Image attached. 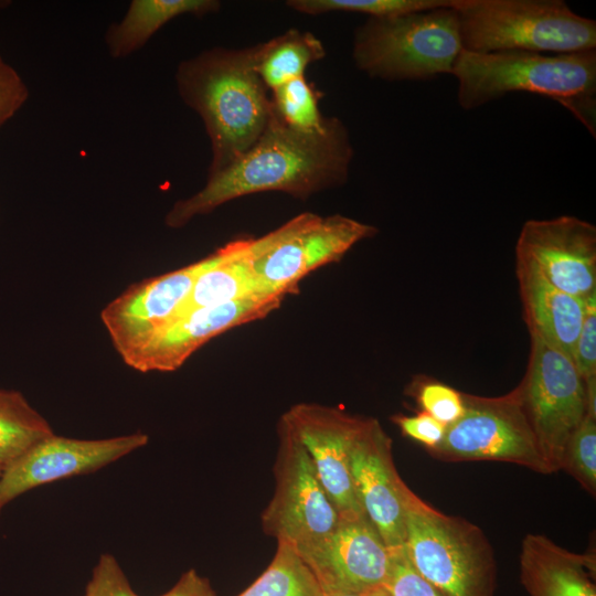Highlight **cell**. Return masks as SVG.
Segmentation results:
<instances>
[{"label":"cell","instance_id":"obj_8","mask_svg":"<svg viewBox=\"0 0 596 596\" xmlns=\"http://www.w3.org/2000/svg\"><path fill=\"white\" fill-rule=\"evenodd\" d=\"M278 440L276 486L262 513V526L277 543H286L304 555L333 533L340 515L285 415L278 424Z\"/></svg>","mask_w":596,"mask_h":596},{"label":"cell","instance_id":"obj_13","mask_svg":"<svg viewBox=\"0 0 596 596\" xmlns=\"http://www.w3.org/2000/svg\"><path fill=\"white\" fill-rule=\"evenodd\" d=\"M284 415L307 450L340 518L365 515L351 475L353 447L365 418L310 403L296 404Z\"/></svg>","mask_w":596,"mask_h":596},{"label":"cell","instance_id":"obj_16","mask_svg":"<svg viewBox=\"0 0 596 596\" xmlns=\"http://www.w3.org/2000/svg\"><path fill=\"white\" fill-rule=\"evenodd\" d=\"M359 503L389 549L404 546L405 513L413 491L401 479L392 440L374 418H365L351 457Z\"/></svg>","mask_w":596,"mask_h":596},{"label":"cell","instance_id":"obj_14","mask_svg":"<svg viewBox=\"0 0 596 596\" xmlns=\"http://www.w3.org/2000/svg\"><path fill=\"white\" fill-rule=\"evenodd\" d=\"M212 259L211 254L180 269L142 280L102 310V321L123 360L177 317L198 276Z\"/></svg>","mask_w":596,"mask_h":596},{"label":"cell","instance_id":"obj_2","mask_svg":"<svg viewBox=\"0 0 596 596\" xmlns=\"http://www.w3.org/2000/svg\"><path fill=\"white\" fill-rule=\"evenodd\" d=\"M175 83L209 136L207 175L221 172L249 149L272 118L270 92L254 68L252 46L204 50L180 63Z\"/></svg>","mask_w":596,"mask_h":596},{"label":"cell","instance_id":"obj_38","mask_svg":"<svg viewBox=\"0 0 596 596\" xmlns=\"http://www.w3.org/2000/svg\"><path fill=\"white\" fill-rule=\"evenodd\" d=\"M8 3V1L0 0V9L4 8Z\"/></svg>","mask_w":596,"mask_h":596},{"label":"cell","instance_id":"obj_9","mask_svg":"<svg viewBox=\"0 0 596 596\" xmlns=\"http://www.w3.org/2000/svg\"><path fill=\"white\" fill-rule=\"evenodd\" d=\"M525 374L518 385L540 451L552 472L587 415L585 381L566 353L530 337Z\"/></svg>","mask_w":596,"mask_h":596},{"label":"cell","instance_id":"obj_32","mask_svg":"<svg viewBox=\"0 0 596 596\" xmlns=\"http://www.w3.org/2000/svg\"><path fill=\"white\" fill-rule=\"evenodd\" d=\"M28 96L22 77L0 56V128L19 111Z\"/></svg>","mask_w":596,"mask_h":596},{"label":"cell","instance_id":"obj_33","mask_svg":"<svg viewBox=\"0 0 596 596\" xmlns=\"http://www.w3.org/2000/svg\"><path fill=\"white\" fill-rule=\"evenodd\" d=\"M393 419L405 436L424 444L428 450L437 447L445 436L446 427L423 411L413 416H395Z\"/></svg>","mask_w":596,"mask_h":596},{"label":"cell","instance_id":"obj_5","mask_svg":"<svg viewBox=\"0 0 596 596\" xmlns=\"http://www.w3.org/2000/svg\"><path fill=\"white\" fill-rule=\"evenodd\" d=\"M462 51L458 15L450 6L368 18L354 32L352 58L372 78L425 81L451 74Z\"/></svg>","mask_w":596,"mask_h":596},{"label":"cell","instance_id":"obj_12","mask_svg":"<svg viewBox=\"0 0 596 596\" xmlns=\"http://www.w3.org/2000/svg\"><path fill=\"white\" fill-rule=\"evenodd\" d=\"M148 439L143 433L104 439H77L53 434L2 469L0 512L31 489L96 471L145 446Z\"/></svg>","mask_w":596,"mask_h":596},{"label":"cell","instance_id":"obj_39","mask_svg":"<svg viewBox=\"0 0 596 596\" xmlns=\"http://www.w3.org/2000/svg\"><path fill=\"white\" fill-rule=\"evenodd\" d=\"M2 468L0 467V476H1Z\"/></svg>","mask_w":596,"mask_h":596},{"label":"cell","instance_id":"obj_3","mask_svg":"<svg viewBox=\"0 0 596 596\" xmlns=\"http://www.w3.org/2000/svg\"><path fill=\"white\" fill-rule=\"evenodd\" d=\"M451 75L457 79V102L462 109L525 92L560 103L596 136V50L552 55L464 50Z\"/></svg>","mask_w":596,"mask_h":596},{"label":"cell","instance_id":"obj_21","mask_svg":"<svg viewBox=\"0 0 596 596\" xmlns=\"http://www.w3.org/2000/svg\"><path fill=\"white\" fill-rule=\"evenodd\" d=\"M220 9L217 0H132L120 21L106 31L108 54L116 60L127 57L172 19L184 14L204 17Z\"/></svg>","mask_w":596,"mask_h":596},{"label":"cell","instance_id":"obj_19","mask_svg":"<svg viewBox=\"0 0 596 596\" xmlns=\"http://www.w3.org/2000/svg\"><path fill=\"white\" fill-rule=\"evenodd\" d=\"M595 555L565 550L528 534L520 552V581L529 596H596Z\"/></svg>","mask_w":596,"mask_h":596},{"label":"cell","instance_id":"obj_28","mask_svg":"<svg viewBox=\"0 0 596 596\" xmlns=\"http://www.w3.org/2000/svg\"><path fill=\"white\" fill-rule=\"evenodd\" d=\"M416 400L423 412L445 427L459 419L465 411L462 393L434 380L422 379L416 383Z\"/></svg>","mask_w":596,"mask_h":596},{"label":"cell","instance_id":"obj_1","mask_svg":"<svg viewBox=\"0 0 596 596\" xmlns=\"http://www.w3.org/2000/svg\"><path fill=\"white\" fill-rule=\"evenodd\" d=\"M354 156L345 125L327 117L317 131L285 125L274 113L257 141L221 172L207 175L205 185L177 201L166 225L179 228L193 217L224 203L259 192H284L299 200L343 184Z\"/></svg>","mask_w":596,"mask_h":596},{"label":"cell","instance_id":"obj_20","mask_svg":"<svg viewBox=\"0 0 596 596\" xmlns=\"http://www.w3.org/2000/svg\"><path fill=\"white\" fill-rule=\"evenodd\" d=\"M212 256V263L198 276L175 318L196 308L255 296H276L263 287L252 269L248 259V238L230 242Z\"/></svg>","mask_w":596,"mask_h":596},{"label":"cell","instance_id":"obj_36","mask_svg":"<svg viewBox=\"0 0 596 596\" xmlns=\"http://www.w3.org/2000/svg\"><path fill=\"white\" fill-rule=\"evenodd\" d=\"M323 596H373V590L369 593H356V592H327L323 593Z\"/></svg>","mask_w":596,"mask_h":596},{"label":"cell","instance_id":"obj_34","mask_svg":"<svg viewBox=\"0 0 596 596\" xmlns=\"http://www.w3.org/2000/svg\"><path fill=\"white\" fill-rule=\"evenodd\" d=\"M159 596H216L207 578L191 568L183 573L178 582Z\"/></svg>","mask_w":596,"mask_h":596},{"label":"cell","instance_id":"obj_6","mask_svg":"<svg viewBox=\"0 0 596 596\" xmlns=\"http://www.w3.org/2000/svg\"><path fill=\"white\" fill-rule=\"evenodd\" d=\"M404 550L443 596H494L496 563L480 530L435 510L414 492L406 505Z\"/></svg>","mask_w":596,"mask_h":596},{"label":"cell","instance_id":"obj_18","mask_svg":"<svg viewBox=\"0 0 596 596\" xmlns=\"http://www.w3.org/2000/svg\"><path fill=\"white\" fill-rule=\"evenodd\" d=\"M515 274L530 337L571 356L584 321L586 301L557 289L528 263L515 260Z\"/></svg>","mask_w":596,"mask_h":596},{"label":"cell","instance_id":"obj_24","mask_svg":"<svg viewBox=\"0 0 596 596\" xmlns=\"http://www.w3.org/2000/svg\"><path fill=\"white\" fill-rule=\"evenodd\" d=\"M237 596H323V592L296 550L278 542L267 568Z\"/></svg>","mask_w":596,"mask_h":596},{"label":"cell","instance_id":"obj_7","mask_svg":"<svg viewBox=\"0 0 596 596\" xmlns=\"http://www.w3.org/2000/svg\"><path fill=\"white\" fill-rule=\"evenodd\" d=\"M377 228L333 214L301 213L274 231L248 238L252 269L272 295L285 297L317 268L340 260L356 243L373 237Z\"/></svg>","mask_w":596,"mask_h":596},{"label":"cell","instance_id":"obj_30","mask_svg":"<svg viewBox=\"0 0 596 596\" xmlns=\"http://www.w3.org/2000/svg\"><path fill=\"white\" fill-rule=\"evenodd\" d=\"M84 596H139L111 554H102L93 568Z\"/></svg>","mask_w":596,"mask_h":596},{"label":"cell","instance_id":"obj_27","mask_svg":"<svg viewBox=\"0 0 596 596\" xmlns=\"http://www.w3.org/2000/svg\"><path fill=\"white\" fill-rule=\"evenodd\" d=\"M567 469L590 493L596 488V418L586 415L571 437L563 467Z\"/></svg>","mask_w":596,"mask_h":596},{"label":"cell","instance_id":"obj_11","mask_svg":"<svg viewBox=\"0 0 596 596\" xmlns=\"http://www.w3.org/2000/svg\"><path fill=\"white\" fill-rule=\"evenodd\" d=\"M515 260L532 265L550 284L583 301L596 295V227L572 215L529 220Z\"/></svg>","mask_w":596,"mask_h":596},{"label":"cell","instance_id":"obj_29","mask_svg":"<svg viewBox=\"0 0 596 596\" xmlns=\"http://www.w3.org/2000/svg\"><path fill=\"white\" fill-rule=\"evenodd\" d=\"M391 550L390 574L381 587L389 596H443L412 566L404 546Z\"/></svg>","mask_w":596,"mask_h":596},{"label":"cell","instance_id":"obj_35","mask_svg":"<svg viewBox=\"0 0 596 596\" xmlns=\"http://www.w3.org/2000/svg\"><path fill=\"white\" fill-rule=\"evenodd\" d=\"M587 415L596 418V375L585 380Z\"/></svg>","mask_w":596,"mask_h":596},{"label":"cell","instance_id":"obj_31","mask_svg":"<svg viewBox=\"0 0 596 596\" xmlns=\"http://www.w3.org/2000/svg\"><path fill=\"white\" fill-rule=\"evenodd\" d=\"M571 359L584 381L596 375V295L586 300L584 321Z\"/></svg>","mask_w":596,"mask_h":596},{"label":"cell","instance_id":"obj_23","mask_svg":"<svg viewBox=\"0 0 596 596\" xmlns=\"http://www.w3.org/2000/svg\"><path fill=\"white\" fill-rule=\"evenodd\" d=\"M53 434L49 422L32 407L22 393L0 389V467L2 469Z\"/></svg>","mask_w":596,"mask_h":596},{"label":"cell","instance_id":"obj_22","mask_svg":"<svg viewBox=\"0 0 596 596\" xmlns=\"http://www.w3.org/2000/svg\"><path fill=\"white\" fill-rule=\"evenodd\" d=\"M254 68L268 88L305 76L307 67L326 56L322 42L309 31L289 29L252 46Z\"/></svg>","mask_w":596,"mask_h":596},{"label":"cell","instance_id":"obj_26","mask_svg":"<svg viewBox=\"0 0 596 596\" xmlns=\"http://www.w3.org/2000/svg\"><path fill=\"white\" fill-rule=\"evenodd\" d=\"M451 2L453 0H289L286 6L308 15L351 12L366 14L369 18H382L450 7Z\"/></svg>","mask_w":596,"mask_h":596},{"label":"cell","instance_id":"obj_4","mask_svg":"<svg viewBox=\"0 0 596 596\" xmlns=\"http://www.w3.org/2000/svg\"><path fill=\"white\" fill-rule=\"evenodd\" d=\"M464 50L570 54L596 50V22L562 0H453Z\"/></svg>","mask_w":596,"mask_h":596},{"label":"cell","instance_id":"obj_25","mask_svg":"<svg viewBox=\"0 0 596 596\" xmlns=\"http://www.w3.org/2000/svg\"><path fill=\"white\" fill-rule=\"evenodd\" d=\"M320 93L305 76L294 78L270 91L273 110L288 127L317 131L327 121L319 108Z\"/></svg>","mask_w":596,"mask_h":596},{"label":"cell","instance_id":"obj_15","mask_svg":"<svg viewBox=\"0 0 596 596\" xmlns=\"http://www.w3.org/2000/svg\"><path fill=\"white\" fill-rule=\"evenodd\" d=\"M283 299L278 296H255L190 310L171 320L124 361L145 373L174 371L212 338L264 318L278 308Z\"/></svg>","mask_w":596,"mask_h":596},{"label":"cell","instance_id":"obj_17","mask_svg":"<svg viewBox=\"0 0 596 596\" xmlns=\"http://www.w3.org/2000/svg\"><path fill=\"white\" fill-rule=\"evenodd\" d=\"M322 592L369 593L385 583L392 550L366 515L341 519L333 533L300 555Z\"/></svg>","mask_w":596,"mask_h":596},{"label":"cell","instance_id":"obj_10","mask_svg":"<svg viewBox=\"0 0 596 596\" xmlns=\"http://www.w3.org/2000/svg\"><path fill=\"white\" fill-rule=\"evenodd\" d=\"M462 416L446 427L441 443L429 449L449 460H499L551 473L525 415L520 390L494 397L462 393Z\"/></svg>","mask_w":596,"mask_h":596},{"label":"cell","instance_id":"obj_37","mask_svg":"<svg viewBox=\"0 0 596 596\" xmlns=\"http://www.w3.org/2000/svg\"><path fill=\"white\" fill-rule=\"evenodd\" d=\"M373 596H389L382 588L373 590Z\"/></svg>","mask_w":596,"mask_h":596}]
</instances>
